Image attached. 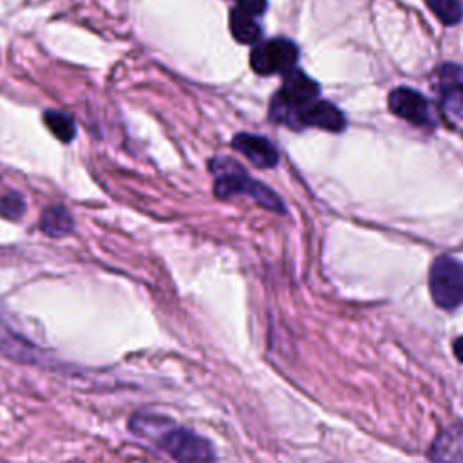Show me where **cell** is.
<instances>
[{"instance_id": "cell-1", "label": "cell", "mask_w": 463, "mask_h": 463, "mask_svg": "<svg viewBox=\"0 0 463 463\" xmlns=\"http://www.w3.org/2000/svg\"><path fill=\"white\" fill-rule=\"evenodd\" d=\"M128 429L150 439L177 463H213V445L197 432L175 425L161 414L137 412L128 420Z\"/></svg>"}, {"instance_id": "cell-2", "label": "cell", "mask_w": 463, "mask_h": 463, "mask_svg": "<svg viewBox=\"0 0 463 463\" xmlns=\"http://www.w3.org/2000/svg\"><path fill=\"white\" fill-rule=\"evenodd\" d=\"M212 172L215 174L213 192L219 199H228L232 195H248L255 199L257 204L264 206L271 212H284V204L279 195L269 190L266 184L251 179L237 163L230 159H213L210 165Z\"/></svg>"}, {"instance_id": "cell-3", "label": "cell", "mask_w": 463, "mask_h": 463, "mask_svg": "<svg viewBox=\"0 0 463 463\" xmlns=\"http://www.w3.org/2000/svg\"><path fill=\"white\" fill-rule=\"evenodd\" d=\"M429 291L436 306L454 309L463 304V264L452 257H438L429 271Z\"/></svg>"}, {"instance_id": "cell-4", "label": "cell", "mask_w": 463, "mask_h": 463, "mask_svg": "<svg viewBox=\"0 0 463 463\" xmlns=\"http://www.w3.org/2000/svg\"><path fill=\"white\" fill-rule=\"evenodd\" d=\"M297 56L298 49L291 40L273 38L253 45L250 54V65L260 76L286 74L295 67Z\"/></svg>"}, {"instance_id": "cell-5", "label": "cell", "mask_w": 463, "mask_h": 463, "mask_svg": "<svg viewBox=\"0 0 463 463\" xmlns=\"http://www.w3.org/2000/svg\"><path fill=\"white\" fill-rule=\"evenodd\" d=\"M389 109L402 119L418 125V127H430L432 112L429 101L416 90L409 87H398L389 94Z\"/></svg>"}, {"instance_id": "cell-6", "label": "cell", "mask_w": 463, "mask_h": 463, "mask_svg": "<svg viewBox=\"0 0 463 463\" xmlns=\"http://www.w3.org/2000/svg\"><path fill=\"white\" fill-rule=\"evenodd\" d=\"M317 96H318L317 81L307 78L302 71L291 69L289 72H286L284 83L273 98L295 110H300L307 103L315 101Z\"/></svg>"}, {"instance_id": "cell-7", "label": "cell", "mask_w": 463, "mask_h": 463, "mask_svg": "<svg viewBox=\"0 0 463 463\" xmlns=\"http://www.w3.org/2000/svg\"><path fill=\"white\" fill-rule=\"evenodd\" d=\"M298 125L318 127L329 132H342L345 127L344 114L329 101H311L298 110Z\"/></svg>"}, {"instance_id": "cell-8", "label": "cell", "mask_w": 463, "mask_h": 463, "mask_svg": "<svg viewBox=\"0 0 463 463\" xmlns=\"http://www.w3.org/2000/svg\"><path fill=\"white\" fill-rule=\"evenodd\" d=\"M432 463H463V423L443 429L430 445Z\"/></svg>"}, {"instance_id": "cell-9", "label": "cell", "mask_w": 463, "mask_h": 463, "mask_svg": "<svg viewBox=\"0 0 463 463\" xmlns=\"http://www.w3.org/2000/svg\"><path fill=\"white\" fill-rule=\"evenodd\" d=\"M441 103L447 114L463 119V71L454 65L439 69Z\"/></svg>"}, {"instance_id": "cell-10", "label": "cell", "mask_w": 463, "mask_h": 463, "mask_svg": "<svg viewBox=\"0 0 463 463\" xmlns=\"http://www.w3.org/2000/svg\"><path fill=\"white\" fill-rule=\"evenodd\" d=\"M232 145L237 152H241L244 157H248L259 168H271L279 161V154H277L275 146L260 136L242 132L233 137Z\"/></svg>"}, {"instance_id": "cell-11", "label": "cell", "mask_w": 463, "mask_h": 463, "mask_svg": "<svg viewBox=\"0 0 463 463\" xmlns=\"http://www.w3.org/2000/svg\"><path fill=\"white\" fill-rule=\"evenodd\" d=\"M40 228L45 235L61 239L74 230V219L63 204H51L40 215Z\"/></svg>"}, {"instance_id": "cell-12", "label": "cell", "mask_w": 463, "mask_h": 463, "mask_svg": "<svg viewBox=\"0 0 463 463\" xmlns=\"http://www.w3.org/2000/svg\"><path fill=\"white\" fill-rule=\"evenodd\" d=\"M0 349L16 362H24V364L36 362L34 358L36 354L33 353L31 344H27L25 338L16 336V333H11L7 326L2 322V318H0Z\"/></svg>"}, {"instance_id": "cell-13", "label": "cell", "mask_w": 463, "mask_h": 463, "mask_svg": "<svg viewBox=\"0 0 463 463\" xmlns=\"http://www.w3.org/2000/svg\"><path fill=\"white\" fill-rule=\"evenodd\" d=\"M230 31L239 43H246V45L257 43V40L260 38L259 24L253 20L251 14L244 13L239 7L232 9L230 13Z\"/></svg>"}, {"instance_id": "cell-14", "label": "cell", "mask_w": 463, "mask_h": 463, "mask_svg": "<svg viewBox=\"0 0 463 463\" xmlns=\"http://www.w3.org/2000/svg\"><path fill=\"white\" fill-rule=\"evenodd\" d=\"M43 121L47 128L52 132V136H56L63 143H69L76 134L74 119L61 110H47L43 114Z\"/></svg>"}, {"instance_id": "cell-15", "label": "cell", "mask_w": 463, "mask_h": 463, "mask_svg": "<svg viewBox=\"0 0 463 463\" xmlns=\"http://www.w3.org/2000/svg\"><path fill=\"white\" fill-rule=\"evenodd\" d=\"M429 9L445 25H454L463 18V5L459 0H425Z\"/></svg>"}, {"instance_id": "cell-16", "label": "cell", "mask_w": 463, "mask_h": 463, "mask_svg": "<svg viewBox=\"0 0 463 463\" xmlns=\"http://www.w3.org/2000/svg\"><path fill=\"white\" fill-rule=\"evenodd\" d=\"M25 212V201L20 194H7L0 199V213L5 219L16 221L24 215Z\"/></svg>"}, {"instance_id": "cell-17", "label": "cell", "mask_w": 463, "mask_h": 463, "mask_svg": "<svg viewBox=\"0 0 463 463\" xmlns=\"http://www.w3.org/2000/svg\"><path fill=\"white\" fill-rule=\"evenodd\" d=\"M237 7L251 16H259L266 11V0H237Z\"/></svg>"}, {"instance_id": "cell-18", "label": "cell", "mask_w": 463, "mask_h": 463, "mask_svg": "<svg viewBox=\"0 0 463 463\" xmlns=\"http://www.w3.org/2000/svg\"><path fill=\"white\" fill-rule=\"evenodd\" d=\"M452 351H454L456 358L463 364V335H461V336H458V338L454 340V344H452Z\"/></svg>"}]
</instances>
